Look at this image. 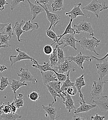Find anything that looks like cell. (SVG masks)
I'll list each match as a JSON object with an SVG mask.
<instances>
[{
	"mask_svg": "<svg viewBox=\"0 0 108 120\" xmlns=\"http://www.w3.org/2000/svg\"><path fill=\"white\" fill-rule=\"evenodd\" d=\"M100 42V40L97 39L93 36L91 38H89L88 37L86 38L84 37L81 38L78 44L83 50L86 49L89 50L94 52L97 55L99 56V54L97 52L96 48L99 45Z\"/></svg>",
	"mask_w": 108,
	"mask_h": 120,
	"instance_id": "1",
	"label": "cell"
},
{
	"mask_svg": "<svg viewBox=\"0 0 108 120\" xmlns=\"http://www.w3.org/2000/svg\"><path fill=\"white\" fill-rule=\"evenodd\" d=\"M108 8V6L106 5L105 2L102 3L99 2L97 0H92L89 4L83 8V9L92 12L96 15L97 18H99V13L100 12L104 10H106Z\"/></svg>",
	"mask_w": 108,
	"mask_h": 120,
	"instance_id": "2",
	"label": "cell"
},
{
	"mask_svg": "<svg viewBox=\"0 0 108 120\" xmlns=\"http://www.w3.org/2000/svg\"><path fill=\"white\" fill-rule=\"evenodd\" d=\"M74 28L75 31V34H79L80 32H82L87 33L88 36L92 37L94 36V30L91 23L85 19L79 22L76 25H74Z\"/></svg>",
	"mask_w": 108,
	"mask_h": 120,
	"instance_id": "3",
	"label": "cell"
},
{
	"mask_svg": "<svg viewBox=\"0 0 108 120\" xmlns=\"http://www.w3.org/2000/svg\"><path fill=\"white\" fill-rule=\"evenodd\" d=\"M105 83V81L99 79L97 81H93L91 90L92 97L90 102L92 100H96L102 96L104 85Z\"/></svg>",
	"mask_w": 108,
	"mask_h": 120,
	"instance_id": "4",
	"label": "cell"
},
{
	"mask_svg": "<svg viewBox=\"0 0 108 120\" xmlns=\"http://www.w3.org/2000/svg\"><path fill=\"white\" fill-rule=\"evenodd\" d=\"M74 34V33H68L64 35L59 41V42L60 41V43H59L58 45H63L64 47L69 46L74 48L75 50H77L76 43H78L79 41L75 39Z\"/></svg>",
	"mask_w": 108,
	"mask_h": 120,
	"instance_id": "5",
	"label": "cell"
},
{
	"mask_svg": "<svg viewBox=\"0 0 108 120\" xmlns=\"http://www.w3.org/2000/svg\"><path fill=\"white\" fill-rule=\"evenodd\" d=\"M20 73H17V75L19 77H20V79L19 80L20 82H30L33 84L37 83V78L34 77L28 68H21L20 69Z\"/></svg>",
	"mask_w": 108,
	"mask_h": 120,
	"instance_id": "6",
	"label": "cell"
},
{
	"mask_svg": "<svg viewBox=\"0 0 108 120\" xmlns=\"http://www.w3.org/2000/svg\"><path fill=\"white\" fill-rule=\"evenodd\" d=\"M37 4L40 5L44 9L45 11L46 14V18L50 22V26L48 27V29H51L52 27L54 26L55 27L56 24H57L60 20V18L59 16L56 14L52 13L50 12L48 10V7L47 6H45L43 4H41L39 3H37Z\"/></svg>",
	"mask_w": 108,
	"mask_h": 120,
	"instance_id": "7",
	"label": "cell"
},
{
	"mask_svg": "<svg viewBox=\"0 0 108 120\" xmlns=\"http://www.w3.org/2000/svg\"><path fill=\"white\" fill-rule=\"evenodd\" d=\"M76 70V68L74 66L73 61L65 58V61L59 65L55 70L59 73L64 74L65 73H67L69 71L74 72Z\"/></svg>",
	"mask_w": 108,
	"mask_h": 120,
	"instance_id": "8",
	"label": "cell"
},
{
	"mask_svg": "<svg viewBox=\"0 0 108 120\" xmlns=\"http://www.w3.org/2000/svg\"><path fill=\"white\" fill-rule=\"evenodd\" d=\"M16 51L18 53L17 56H9L11 66L15 63L16 62L19 61L21 60H30L31 61L33 59L26 52L21 51L19 48H16Z\"/></svg>",
	"mask_w": 108,
	"mask_h": 120,
	"instance_id": "9",
	"label": "cell"
},
{
	"mask_svg": "<svg viewBox=\"0 0 108 120\" xmlns=\"http://www.w3.org/2000/svg\"><path fill=\"white\" fill-rule=\"evenodd\" d=\"M97 73L99 76L98 79L103 80V79L108 75V60L106 58L101 61L100 64H96Z\"/></svg>",
	"mask_w": 108,
	"mask_h": 120,
	"instance_id": "10",
	"label": "cell"
},
{
	"mask_svg": "<svg viewBox=\"0 0 108 120\" xmlns=\"http://www.w3.org/2000/svg\"><path fill=\"white\" fill-rule=\"evenodd\" d=\"M65 58L67 60H71L75 62L78 66L82 70L84 69V67L83 66V63L85 61H87L88 62H90L89 60H87V58H88V56H86L82 54L81 52H79L77 55L75 56H69L67 57H65Z\"/></svg>",
	"mask_w": 108,
	"mask_h": 120,
	"instance_id": "11",
	"label": "cell"
},
{
	"mask_svg": "<svg viewBox=\"0 0 108 120\" xmlns=\"http://www.w3.org/2000/svg\"><path fill=\"white\" fill-rule=\"evenodd\" d=\"M93 103L98 106L101 111H108V97L101 96L96 100H93Z\"/></svg>",
	"mask_w": 108,
	"mask_h": 120,
	"instance_id": "12",
	"label": "cell"
},
{
	"mask_svg": "<svg viewBox=\"0 0 108 120\" xmlns=\"http://www.w3.org/2000/svg\"><path fill=\"white\" fill-rule=\"evenodd\" d=\"M42 79L45 85L48 84L50 82L57 81L56 75L53 71H46L41 72Z\"/></svg>",
	"mask_w": 108,
	"mask_h": 120,
	"instance_id": "13",
	"label": "cell"
},
{
	"mask_svg": "<svg viewBox=\"0 0 108 120\" xmlns=\"http://www.w3.org/2000/svg\"><path fill=\"white\" fill-rule=\"evenodd\" d=\"M54 102L53 101L52 103L49 104L48 106L42 105V109H43L48 115V116L52 120H55L57 117H59L60 116L56 117L57 114V109L54 107Z\"/></svg>",
	"mask_w": 108,
	"mask_h": 120,
	"instance_id": "14",
	"label": "cell"
},
{
	"mask_svg": "<svg viewBox=\"0 0 108 120\" xmlns=\"http://www.w3.org/2000/svg\"><path fill=\"white\" fill-rule=\"evenodd\" d=\"M27 0L30 8V14L32 16V19L34 20L38 15L45 11V9L40 5L37 4H34L31 2L30 0Z\"/></svg>",
	"mask_w": 108,
	"mask_h": 120,
	"instance_id": "15",
	"label": "cell"
},
{
	"mask_svg": "<svg viewBox=\"0 0 108 120\" xmlns=\"http://www.w3.org/2000/svg\"><path fill=\"white\" fill-rule=\"evenodd\" d=\"M84 76H85L84 74H82L79 77L75 79V81L74 86L76 87V88L77 89L79 93V97L81 98V101L85 103L86 102L84 99L83 95L81 91L82 87L86 85V83L85 82V79H84Z\"/></svg>",
	"mask_w": 108,
	"mask_h": 120,
	"instance_id": "16",
	"label": "cell"
},
{
	"mask_svg": "<svg viewBox=\"0 0 108 120\" xmlns=\"http://www.w3.org/2000/svg\"><path fill=\"white\" fill-rule=\"evenodd\" d=\"M82 6L81 3L74 4V6L73 8L68 13L65 14L66 15H68L70 18H72L73 19L76 18L79 16H85V15L83 13L82 11L80 8V7Z\"/></svg>",
	"mask_w": 108,
	"mask_h": 120,
	"instance_id": "17",
	"label": "cell"
},
{
	"mask_svg": "<svg viewBox=\"0 0 108 120\" xmlns=\"http://www.w3.org/2000/svg\"><path fill=\"white\" fill-rule=\"evenodd\" d=\"M80 104V106L76 109L74 110V114H78L80 113H84V112H88L89 110L93 109V108H95L97 105H93L92 104H87L86 103L83 102L81 100L79 101Z\"/></svg>",
	"mask_w": 108,
	"mask_h": 120,
	"instance_id": "18",
	"label": "cell"
},
{
	"mask_svg": "<svg viewBox=\"0 0 108 120\" xmlns=\"http://www.w3.org/2000/svg\"><path fill=\"white\" fill-rule=\"evenodd\" d=\"M25 22L24 20H22L20 23L18 22H16L15 25L13 28V31L14 34H15L17 38L18 41L19 42H21L23 41H26V39H20V36L25 32V31L22 30V27L24 25Z\"/></svg>",
	"mask_w": 108,
	"mask_h": 120,
	"instance_id": "19",
	"label": "cell"
},
{
	"mask_svg": "<svg viewBox=\"0 0 108 120\" xmlns=\"http://www.w3.org/2000/svg\"><path fill=\"white\" fill-rule=\"evenodd\" d=\"M33 62V64L32 65V67L37 68L41 72H45L46 71H53V69L50 66L49 61L47 62H44L43 65H40L38 63L37 60L33 59L31 60Z\"/></svg>",
	"mask_w": 108,
	"mask_h": 120,
	"instance_id": "20",
	"label": "cell"
},
{
	"mask_svg": "<svg viewBox=\"0 0 108 120\" xmlns=\"http://www.w3.org/2000/svg\"><path fill=\"white\" fill-rule=\"evenodd\" d=\"M61 82L59 81H56L53 82H50L48 84L52 87L55 90L61 97L62 101H65L66 100V97L67 95V93L64 92L62 91L61 89Z\"/></svg>",
	"mask_w": 108,
	"mask_h": 120,
	"instance_id": "21",
	"label": "cell"
},
{
	"mask_svg": "<svg viewBox=\"0 0 108 120\" xmlns=\"http://www.w3.org/2000/svg\"><path fill=\"white\" fill-rule=\"evenodd\" d=\"M75 102L71 96L67 93L65 101H62L63 104L66 106V109L68 110V113H70L73 109H76L74 106Z\"/></svg>",
	"mask_w": 108,
	"mask_h": 120,
	"instance_id": "22",
	"label": "cell"
},
{
	"mask_svg": "<svg viewBox=\"0 0 108 120\" xmlns=\"http://www.w3.org/2000/svg\"><path fill=\"white\" fill-rule=\"evenodd\" d=\"M49 65L54 70L56 69L58 66V57L57 54V45L53 49L52 53L50 54V56L49 57Z\"/></svg>",
	"mask_w": 108,
	"mask_h": 120,
	"instance_id": "23",
	"label": "cell"
},
{
	"mask_svg": "<svg viewBox=\"0 0 108 120\" xmlns=\"http://www.w3.org/2000/svg\"><path fill=\"white\" fill-rule=\"evenodd\" d=\"M10 87L12 90L13 91L15 95V98L16 97V91L23 86H27V84L26 82H22L19 80H17L15 79H12V82L10 83Z\"/></svg>",
	"mask_w": 108,
	"mask_h": 120,
	"instance_id": "24",
	"label": "cell"
},
{
	"mask_svg": "<svg viewBox=\"0 0 108 120\" xmlns=\"http://www.w3.org/2000/svg\"><path fill=\"white\" fill-rule=\"evenodd\" d=\"M22 28L25 32L31 30L30 32H31L33 30H37L39 28V25L37 23H31L29 19L28 21L25 23Z\"/></svg>",
	"mask_w": 108,
	"mask_h": 120,
	"instance_id": "25",
	"label": "cell"
},
{
	"mask_svg": "<svg viewBox=\"0 0 108 120\" xmlns=\"http://www.w3.org/2000/svg\"><path fill=\"white\" fill-rule=\"evenodd\" d=\"M22 117V116L15 113H9L7 114L2 113L1 115L0 116V119L3 120H15L21 118Z\"/></svg>",
	"mask_w": 108,
	"mask_h": 120,
	"instance_id": "26",
	"label": "cell"
},
{
	"mask_svg": "<svg viewBox=\"0 0 108 120\" xmlns=\"http://www.w3.org/2000/svg\"><path fill=\"white\" fill-rule=\"evenodd\" d=\"M70 72H71L70 71H69L67 72V78L66 80L63 82V84H62V86L61 87V90L64 92L66 93L67 89L68 87H69L70 86H74L75 82H71V81L70 79L69 74H70Z\"/></svg>",
	"mask_w": 108,
	"mask_h": 120,
	"instance_id": "27",
	"label": "cell"
},
{
	"mask_svg": "<svg viewBox=\"0 0 108 120\" xmlns=\"http://www.w3.org/2000/svg\"><path fill=\"white\" fill-rule=\"evenodd\" d=\"M63 0H54L51 4L52 11L56 12L61 10H64Z\"/></svg>",
	"mask_w": 108,
	"mask_h": 120,
	"instance_id": "28",
	"label": "cell"
},
{
	"mask_svg": "<svg viewBox=\"0 0 108 120\" xmlns=\"http://www.w3.org/2000/svg\"><path fill=\"white\" fill-rule=\"evenodd\" d=\"M73 20L74 19L72 18H70L69 23L68 24V25L67 26V27H66V28L65 30V31H64L63 33L61 35H57V38H58V42H59V41L61 39L62 37L64 35H65L67 34H68V33H74V34H75V31L74 29V28L72 27V22H73Z\"/></svg>",
	"mask_w": 108,
	"mask_h": 120,
	"instance_id": "29",
	"label": "cell"
},
{
	"mask_svg": "<svg viewBox=\"0 0 108 120\" xmlns=\"http://www.w3.org/2000/svg\"><path fill=\"white\" fill-rule=\"evenodd\" d=\"M46 34L48 38L53 39V42H52V43L50 45H52L55 43H57V44H58L59 42H58V41L57 36L56 35L54 29H53V30H52L51 29H48V28L46 29Z\"/></svg>",
	"mask_w": 108,
	"mask_h": 120,
	"instance_id": "30",
	"label": "cell"
},
{
	"mask_svg": "<svg viewBox=\"0 0 108 120\" xmlns=\"http://www.w3.org/2000/svg\"><path fill=\"white\" fill-rule=\"evenodd\" d=\"M13 103L15 105L17 109H19L20 107H23L24 104L23 100V95L19 93L18 97L15 98Z\"/></svg>",
	"mask_w": 108,
	"mask_h": 120,
	"instance_id": "31",
	"label": "cell"
},
{
	"mask_svg": "<svg viewBox=\"0 0 108 120\" xmlns=\"http://www.w3.org/2000/svg\"><path fill=\"white\" fill-rule=\"evenodd\" d=\"M57 54L58 57V66L63 62L65 60V57L63 50L62 48L59 47V45H57Z\"/></svg>",
	"mask_w": 108,
	"mask_h": 120,
	"instance_id": "32",
	"label": "cell"
},
{
	"mask_svg": "<svg viewBox=\"0 0 108 120\" xmlns=\"http://www.w3.org/2000/svg\"><path fill=\"white\" fill-rule=\"evenodd\" d=\"M10 85L8 80V78L1 76L0 79V90H4L7 87Z\"/></svg>",
	"mask_w": 108,
	"mask_h": 120,
	"instance_id": "33",
	"label": "cell"
},
{
	"mask_svg": "<svg viewBox=\"0 0 108 120\" xmlns=\"http://www.w3.org/2000/svg\"><path fill=\"white\" fill-rule=\"evenodd\" d=\"M45 86H46L47 88V90L48 91V92L50 93L52 97H53V98L54 99V102H56L57 101V99H56L57 97H59V98H60L62 99L61 96L52 87H51L48 84H46Z\"/></svg>",
	"mask_w": 108,
	"mask_h": 120,
	"instance_id": "34",
	"label": "cell"
},
{
	"mask_svg": "<svg viewBox=\"0 0 108 120\" xmlns=\"http://www.w3.org/2000/svg\"><path fill=\"white\" fill-rule=\"evenodd\" d=\"M11 39L7 34L0 32V45H7L11 46V45L8 44V41Z\"/></svg>",
	"mask_w": 108,
	"mask_h": 120,
	"instance_id": "35",
	"label": "cell"
},
{
	"mask_svg": "<svg viewBox=\"0 0 108 120\" xmlns=\"http://www.w3.org/2000/svg\"><path fill=\"white\" fill-rule=\"evenodd\" d=\"M3 33L7 34L11 38H12L13 36L14 35V32L11 23H8V24L6 26Z\"/></svg>",
	"mask_w": 108,
	"mask_h": 120,
	"instance_id": "36",
	"label": "cell"
},
{
	"mask_svg": "<svg viewBox=\"0 0 108 120\" xmlns=\"http://www.w3.org/2000/svg\"><path fill=\"white\" fill-rule=\"evenodd\" d=\"M27 97L28 98H29L30 99H31V101H33L34 102L37 101L41 98V97L39 94L37 92L35 91L31 92L30 94H29L27 96Z\"/></svg>",
	"mask_w": 108,
	"mask_h": 120,
	"instance_id": "37",
	"label": "cell"
},
{
	"mask_svg": "<svg viewBox=\"0 0 108 120\" xmlns=\"http://www.w3.org/2000/svg\"><path fill=\"white\" fill-rule=\"evenodd\" d=\"M53 71L55 72V74L56 75L57 79L58 81H59L61 82H63L65 81L67 78V75H64V74H61V73H59L56 71L54 69L53 70Z\"/></svg>",
	"mask_w": 108,
	"mask_h": 120,
	"instance_id": "38",
	"label": "cell"
},
{
	"mask_svg": "<svg viewBox=\"0 0 108 120\" xmlns=\"http://www.w3.org/2000/svg\"><path fill=\"white\" fill-rule=\"evenodd\" d=\"M25 0H12L10 4V9L13 10L15 8L19 6L21 2H24Z\"/></svg>",
	"mask_w": 108,
	"mask_h": 120,
	"instance_id": "39",
	"label": "cell"
},
{
	"mask_svg": "<svg viewBox=\"0 0 108 120\" xmlns=\"http://www.w3.org/2000/svg\"><path fill=\"white\" fill-rule=\"evenodd\" d=\"M2 112L3 113L7 114L12 112V108L9 102L5 103V104L3 107L2 109Z\"/></svg>",
	"mask_w": 108,
	"mask_h": 120,
	"instance_id": "40",
	"label": "cell"
},
{
	"mask_svg": "<svg viewBox=\"0 0 108 120\" xmlns=\"http://www.w3.org/2000/svg\"><path fill=\"white\" fill-rule=\"evenodd\" d=\"M77 89L75 86H72L68 87L66 90V93L70 96H74L77 93Z\"/></svg>",
	"mask_w": 108,
	"mask_h": 120,
	"instance_id": "41",
	"label": "cell"
},
{
	"mask_svg": "<svg viewBox=\"0 0 108 120\" xmlns=\"http://www.w3.org/2000/svg\"><path fill=\"white\" fill-rule=\"evenodd\" d=\"M43 50L45 55H50L52 53L53 49L52 45H47L44 47Z\"/></svg>",
	"mask_w": 108,
	"mask_h": 120,
	"instance_id": "42",
	"label": "cell"
},
{
	"mask_svg": "<svg viewBox=\"0 0 108 120\" xmlns=\"http://www.w3.org/2000/svg\"><path fill=\"white\" fill-rule=\"evenodd\" d=\"M104 116H101L99 115L98 114H96L94 116H92L90 118L92 120H103L104 119Z\"/></svg>",
	"mask_w": 108,
	"mask_h": 120,
	"instance_id": "43",
	"label": "cell"
},
{
	"mask_svg": "<svg viewBox=\"0 0 108 120\" xmlns=\"http://www.w3.org/2000/svg\"><path fill=\"white\" fill-rule=\"evenodd\" d=\"M49 0H35V4L39 3L45 6H47V5H48V2ZM47 6L48 7L49 6Z\"/></svg>",
	"mask_w": 108,
	"mask_h": 120,
	"instance_id": "44",
	"label": "cell"
},
{
	"mask_svg": "<svg viewBox=\"0 0 108 120\" xmlns=\"http://www.w3.org/2000/svg\"><path fill=\"white\" fill-rule=\"evenodd\" d=\"M7 4L8 3L6 0H0V11H3L5 8L4 6Z\"/></svg>",
	"mask_w": 108,
	"mask_h": 120,
	"instance_id": "45",
	"label": "cell"
},
{
	"mask_svg": "<svg viewBox=\"0 0 108 120\" xmlns=\"http://www.w3.org/2000/svg\"><path fill=\"white\" fill-rule=\"evenodd\" d=\"M108 56V53H107V54L104 56V57H102L101 58H97V57H96L95 56H89V57H90V58H94V59H95V60H97V61H102V60H104V59H106L107 57Z\"/></svg>",
	"mask_w": 108,
	"mask_h": 120,
	"instance_id": "46",
	"label": "cell"
},
{
	"mask_svg": "<svg viewBox=\"0 0 108 120\" xmlns=\"http://www.w3.org/2000/svg\"><path fill=\"white\" fill-rule=\"evenodd\" d=\"M10 106L12 108V113H16V111L18 109L16 107L15 105L14 104V103L13 102L12 103L10 104Z\"/></svg>",
	"mask_w": 108,
	"mask_h": 120,
	"instance_id": "47",
	"label": "cell"
},
{
	"mask_svg": "<svg viewBox=\"0 0 108 120\" xmlns=\"http://www.w3.org/2000/svg\"><path fill=\"white\" fill-rule=\"evenodd\" d=\"M7 24H8V23L2 24V23H0V32H1V33L3 32L5 27Z\"/></svg>",
	"mask_w": 108,
	"mask_h": 120,
	"instance_id": "48",
	"label": "cell"
},
{
	"mask_svg": "<svg viewBox=\"0 0 108 120\" xmlns=\"http://www.w3.org/2000/svg\"><path fill=\"white\" fill-rule=\"evenodd\" d=\"M73 120H85V118L81 117L79 116L78 115V114H75V116H73Z\"/></svg>",
	"mask_w": 108,
	"mask_h": 120,
	"instance_id": "49",
	"label": "cell"
},
{
	"mask_svg": "<svg viewBox=\"0 0 108 120\" xmlns=\"http://www.w3.org/2000/svg\"><path fill=\"white\" fill-rule=\"evenodd\" d=\"M7 68L6 66L4 65H0V73L3 72L4 71L7 70Z\"/></svg>",
	"mask_w": 108,
	"mask_h": 120,
	"instance_id": "50",
	"label": "cell"
},
{
	"mask_svg": "<svg viewBox=\"0 0 108 120\" xmlns=\"http://www.w3.org/2000/svg\"><path fill=\"white\" fill-rule=\"evenodd\" d=\"M5 104V103H3V102H0V116L1 115V114L3 113L2 112V109H3V107Z\"/></svg>",
	"mask_w": 108,
	"mask_h": 120,
	"instance_id": "51",
	"label": "cell"
},
{
	"mask_svg": "<svg viewBox=\"0 0 108 120\" xmlns=\"http://www.w3.org/2000/svg\"><path fill=\"white\" fill-rule=\"evenodd\" d=\"M9 45H0V49L1 48H7L8 47ZM1 56V54L0 53V56Z\"/></svg>",
	"mask_w": 108,
	"mask_h": 120,
	"instance_id": "52",
	"label": "cell"
},
{
	"mask_svg": "<svg viewBox=\"0 0 108 120\" xmlns=\"http://www.w3.org/2000/svg\"><path fill=\"white\" fill-rule=\"evenodd\" d=\"M106 81H108V80H106Z\"/></svg>",
	"mask_w": 108,
	"mask_h": 120,
	"instance_id": "53",
	"label": "cell"
}]
</instances>
